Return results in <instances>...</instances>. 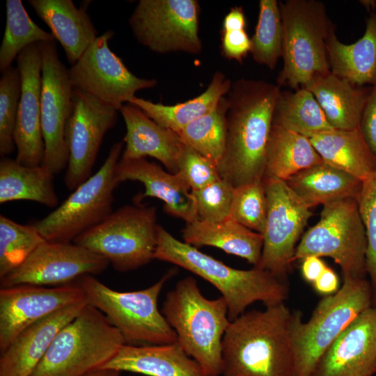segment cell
<instances>
[{
	"instance_id": "1",
	"label": "cell",
	"mask_w": 376,
	"mask_h": 376,
	"mask_svg": "<svg viewBox=\"0 0 376 376\" xmlns=\"http://www.w3.org/2000/svg\"><path fill=\"white\" fill-rule=\"evenodd\" d=\"M280 86L265 80L239 79L226 94V139L218 165L234 187L263 180L266 149Z\"/></svg>"
},
{
	"instance_id": "2",
	"label": "cell",
	"mask_w": 376,
	"mask_h": 376,
	"mask_svg": "<svg viewBox=\"0 0 376 376\" xmlns=\"http://www.w3.org/2000/svg\"><path fill=\"white\" fill-rule=\"evenodd\" d=\"M295 313L283 302L230 321L222 340L223 376H295Z\"/></svg>"
},
{
	"instance_id": "3",
	"label": "cell",
	"mask_w": 376,
	"mask_h": 376,
	"mask_svg": "<svg viewBox=\"0 0 376 376\" xmlns=\"http://www.w3.org/2000/svg\"><path fill=\"white\" fill-rule=\"evenodd\" d=\"M154 259L182 267L213 285L227 303L230 321L256 301L273 306L283 303L288 296L285 279L256 267L244 270L228 266L177 240L159 225Z\"/></svg>"
},
{
	"instance_id": "4",
	"label": "cell",
	"mask_w": 376,
	"mask_h": 376,
	"mask_svg": "<svg viewBox=\"0 0 376 376\" xmlns=\"http://www.w3.org/2000/svg\"><path fill=\"white\" fill-rule=\"evenodd\" d=\"M161 313L185 352L206 376L222 375V340L230 321L223 297H205L196 280L187 276L167 292Z\"/></svg>"
},
{
	"instance_id": "5",
	"label": "cell",
	"mask_w": 376,
	"mask_h": 376,
	"mask_svg": "<svg viewBox=\"0 0 376 376\" xmlns=\"http://www.w3.org/2000/svg\"><path fill=\"white\" fill-rule=\"evenodd\" d=\"M125 344L106 315L88 303L57 334L31 376H84L100 370Z\"/></svg>"
},
{
	"instance_id": "6",
	"label": "cell",
	"mask_w": 376,
	"mask_h": 376,
	"mask_svg": "<svg viewBox=\"0 0 376 376\" xmlns=\"http://www.w3.org/2000/svg\"><path fill=\"white\" fill-rule=\"evenodd\" d=\"M373 303L371 285L365 278L345 279L336 292L320 300L306 322L301 312L295 311L292 329L295 376H311L327 348Z\"/></svg>"
},
{
	"instance_id": "7",
	"label": "cell",
	"mask_w": 376,
	"mask_h": 376,
	"mask_svg": "<svg viewBox=\"0 0 376 376\" xmlns=\"http://www.w3.org/2000/svg\"><path fill=\"white\" fill-rule=\"evenodd\" d=\"M279 7L283 64L277 82L297 89L315 75L330 70L326 42L334 26L321 1L286 0Z\"/></svg>"
},
{
	"instance_id": "8",
	"label": "cell",
	"mask_w": 376,
	"mask_h": 376,
	"mask_svg": "<svg viewBox=\"0 0 376 376\" xmlns=\"http://www.w3.org/2000/svg\"><path fill=\"white\" fill-rule=\"evenodd\" d=\"M175 273V270L171 269L151 286L129 292L113 290L89 274L76 281L83 289L88 303L106 315L121 333L126 344L162 345L177 341L175 332L157 306L164 285Z\"/></svg>"
},
{
	"instance_id": "9",
	"label": "cell",
	"mask_w": 376,
	"mask_h": 376,
	"mask_svg": "<svg viewBox=\"0 0 376 376\" xmlns=\"http://www.w3.org/2000/svg\"><path fill=\"white\" fill-rule=\"evenodd\" d=\"M157 226L155 206L127 205L72 242L105 258L116 271L126 272L154 260Z\"/></svg>"
},
{
	"instance_id": "10",
	"label": "cell",
	"mask_w": 376,
	"mask_h": 376,
	"mask_svg": "<svg viewBox=\"0 0 376 376\" xmlns=\"http://www.w3.org/2000/svg\"><path fill=\"white\" fill-rule=\"evenodd\" d=\"M123 145V141L115 143L95 173L73 190L56 209L31 224L45 240L72 242L113 212V191L119 185L116 168Z\"/></svg>"
},
{
	"instance_id": "11",
	"label": "cell",
	"mask_w": 376,
	"mask_h": 376,
	"mask_svg": "<svg viewBox=\"0 0 376 376\" xmlns=\"http://www.w3.org/2000/svg\"><path fill=\"white\" fill-rule=\"evenodd\" d=\"M366 237L357 198L323 205L319 221L301 237L294 260L308 256L329 257L341 268L343 279L365 278Z\"/></svg>"
},
{
	"instance_id": "12",
	"label": "cell",
	"mask_w": 376,
	"mask_h": 376,
	"mask_svg": "<svg viewBox=\"0 0 376 376\" xmlns=\"http://www.w3.org/2000/svg\"><path fill=\"white\" fill-rule=\"evenodd\" d=\"M197 0H140L129 18L138 42L158 54L201 53Z\"/></svg>"
},
{
	"instance_id": "13",
	"label": "cell",
	"mask_w": 376,
	"mask_h": 376,
	"mask_svg": "<svg viewBox=\"0 0 376 376\" xmlns=\"http://www.w3.org/2000/svg\"><path fill=\"white\" fill-rule=\"evenodd\" d=\"M114 33L99 36L79 59L68 69L73 89L87 93L119 111L142 89L154 88L155 79L134 75L109 47Z\"/></svg>"
},
{
	"instance_id": "14",
	"label": "cell",
	"mask_w": 376,
	"mask_h": 376,
	"mask_svg": "<svg viewBox=\"0 0 376 376\" xmlns=\"http://www.w3.org/2000/svg\"><path fill=\"white\" fill-rule=\"evenodd\" d=\"M42 58L41 127L45 143L42 165L54 175L67 168L65 138L72 111L73 88L68 69L60 60L56 41L38 43Z\"/></svg>"
},
{
	"instance_id": "15",
	"label": "cell",
	"mask_w": 376,
	"mask_h": 376,
	"mask_svg": "<svg viewBox=\"0 0 376 376\" xmlns=\"http://www.w3.org/2000/svg\"><path fill=\"white\" fill-rule=\"evenodd\" d=\"M263 182L267 220L260 260L254 267L285 279L294 261L296 244L313 214L285 181L264 178Z\"/></svg>"
},
{
	"instance_id": "16",
	"label": "cell",
	"mask_w": 376,
	"mask_h": 376,
	"mask_svg": "<svg viewBox=\"0 0 376 376\" xmlns=\"http://www.w3.org/2000/svg\"><path fill=\"white\" fill-rule=\"evenodd\" d=\"M72 111L65 138L69 158L64 177L67 188L75 190L92 175L106 133L118 119V110L94 97L73 89Z\"/></svg>"
},
{
	"instance_id": "17",
	"label": "cell",
	"mask_w": 376,
	"mask_h": 376,
	"mask_svg": "<svg viewBox=\"0 0 376 376\" xmlns=\"http://www.w3.org/2000/svg\"><path fill=\"white\" fill-rule=\"evenodd\" d=\"M104 257L74 242L45 241L17 269L0 279L1 288L17 285L60 286L102 272Z\"/></svg>"
},
{
	"instance_id": "18",
	"label": "cell",
	"mask_w": 376,
	"mask_h": 376,
	"mask_svg": "<svg viewBox=\"0 0 376 376\" xmlns=\"http://www.w3.org/2000/svg\"><path fill=\"white\" fill-rule=\"evenodd\" d=\"M77 281L55 287L17 285L0 290V352L26 328L67 306L86 301Z\"/></svg>"
},
{
	"instance_id": "19",
	"label": "cell",
	"mask_w": 376,
	"mask_h": 376,
	"mask_svg": "<svg viewBox=\"0 0 376 376\" xmlns=\"http://www.w3.org/2000/svg\"><path fill=\"white\" fill-rule=\"evenodd\" d=\"M22 90L13 140L15 160L24 166L42 163L45 143L41 127L42 58L38 43L24 49L17 58Z\"/></svg>"
},
{
	"instance_id": "20",
	"label": "cell",
	"mask_w": 376,
	"mask_h": 376,
	"mask_svg": "<svg viewBox=\"0 0 376 376\" xmlns=\"http://www.w3.org/2000/svg\"><path fill=\"white\" fill-rule=\"evenodd\" d=\"M376 306L362 312L324 352L311 376H373Z\"/></svg>"
},
{
	"instance_id": "21",
	"label": "cell",
	"mask_w": 376,
	"mask_h": 376,
	"mask_svg": "<svg viewBox=\"0 0 376 376\" xmlns=\"http://www.w3.org/2000/svg\"><path fill=\"white\" fill-rule=\"evenodd\" d=\"M116 175L119 182L137 181L145 187L136 201L146 197L157 198L164 202V210L169 215L186 223L198 219L196 201L191 187L182 176L165 171L155 162L146 158L119 159Z\"/></svg>"
},
{
	"instance_id": "22",
	"label": "cell",
	"mask_w": 376,
	"mask_h": 376,
	"mask_svg": "<svg viewBox=\"0 0 376 376\" xmlns=\"http://www.w3.org/2000/svg\"><path fill=\"white\" fill-rule=\"evenodd\" d=\"M87 304L86 300L63 308L24 329L1 353L0 376H31L57 334Z\"/></svg>"
},
{
	"instance_id": "23",
	"label": "cell",
	"mask_w": 376,
	"mask_h": 376,
	"mask_svg": "<svg viewBox=\"0 0 376 376\" xmlns=\"http://www.w3.org/2000/svg\"><path fill=\"white\" fill-rule=\"evenodd\" d=\"M126 127L125 148L120 159L150 157L159 161L166 171L178 173V159L184 143L178 134L147 116L136 105L127 102L120 109Z\"/></svg>"
},
{
	"instance_id": "24",
	"label": "cell",
	"mask_w": 376,
	"mask_h": 376,
	"mask_svg": "<svg viewBox=\"0 0 376 376\" xmlns=\"http://www.w3.org/2000/svg\"><path fill=\"white\" fill-rule=\"evenodd\" d=\"M101 369L148 376H206L178 341L143 346L125 344Z\"/></svg>"
},
{
	"instance_id": "25",
	"label": "cell",
	"mask_w": 376,
	"mask_h": 376,
	"mask_svg": "<svg viewBox=\"0 0 376 376\" xmlns=\"http://www.w3.org/2000/svg\"><path fill=\"white\" fill-rule=\"evenodd\" d=\"M28 2L60 42L71 65L98 37L86 9L77 8L72 0H29Z\"/></svg>"
},
{
	"instance_id": "26",
	"label": "cell",
	"mask_w": 376,
	"mask_h": 376,
	"mask_svg": "<svg viewBox=\"0 0 376 376\" xmlns=\"http://www.w3.org/2000/svg\"><path fill=\"white\" fill-rule=\"evenodd\" d=\"M303 87L313 95L334 129L359 127L371 87L356 86L330 70L315 75Z\"/></svg>"
},
{
	"instance_id": "27",
	"label": "cell",
	"mask_w": 376,
	"mask_h": 376,
	"mask_svg": "<svg viewBox=\"0 0 376 376\" xmlns=\"http://www.w3.org/2000/svg\"><path fill=\"white\" fill-rule=\"evenodd\" d=\"M326 44L333 74L359 86L376 84V10L366 19L365 32L356 42L343 43L333 30Z\"/></svg>"
},
{
	"instance_id": "28",
	"label": "cell",
	"mask_w": 376,
	"mask_h": 376,
	"mask_svg": "<svg viewBox=\"0 0 376 376\" xmlns=\"http://www.w3.org/2000/svg\"><path fill=\"white\" fill-rule=\"evenodd\" d=\"M182 235L184 242L196 248L214 246L254 266L260 260L263 235L230 219L219 222L196 219L186 223Z\"/></svg>"
},
{
	"instance_id": "29",
	"label": "cell",
	"mask_w": 376,
	"mask_h": 376,
	"mask_svg": "<svg viewBox=\"0 0 376 376\" xmlns=\"http://www.w3.org/2000/svg\"><path fill=\"white\" fill-rule=\"evenodd\" d=\"M324 162L363 181L376 173V159L359 127L332 129L310 138Z\"/></svg>"
},
{
	"instance_id": "30",
	"label": "cell",
	"mask_w": 376,
	"mask_h": 376,
	"mask_svg": "<svg viewBox=\"0 0 376 376\" xmlns=\"http://www.w3.org/2000/svg\"><path fill=\"white\" fill-rule=\"evenodd\" d=\"M308 207L347 198H357L362 181L324 162L304 169L285 181Z\"/></svg>"
},
{
	"instance_id": "31",
	"label": "cell",
	"mask_w": 376,
	"mask_h": 376,
	"mask_svg": "<svg viewBox=\"0 0 376 376\" xmlns=\"http://www.w3.org/2000/svg\"><path fill=\"white\" fill-rule=\"evenodd\" d=\"M232 81L222 72L217 71L204 92L185 102L164 105L136 96L129 102L157 124L178 134L192 121L212 111L228 93Z\"/></svg>"
},
{
	"instance_id": "32",
	"label": "cell",
	"mask_w": 376,
	"mask_h": 376,
	"mask_svg": "<svg viewBox=\"0 0 376 376\" xmlns=\"http://www.w3.org/2000/svg\"><path fill=\"white\" fill-rule=\"evenodd\" d=\"M54 174L42 165L28 166L6 157L0 160V203L30 201L49 207L58 204Z\"/></svg>"
},
{
	"instance_id": "33",
	"label": "cell",
	"mask_w": 376,
	"mask_h": 376,
	"mask_svg": "<svg viewBox=\"0 0 376 376\" xmlns=\"http://www.w3.org/2000/svg\"><path fill=\"white\" fill-rule=\"evenodd\" d=\"M322 162L309 138L272 123L264 178L285 182L299 171Z\"/></svg>"
},
{
	"instance_id": "34",
	"label": "cell",
	"mask_w": 376,
	"mask_h": 376,
	"mask_svg": "<svg viewBox=\"0 0 376 376\" xmlns=\"http://www.w3.org/2000/svg\"><path fill=\"white\" fill-rule=\"evenodd\" d=\"M272 124L309 139L334 129L313 95L304 87L294 92L280 91Z\"/></svg>"
},
{
	"instance_id": "35",
	"label": "cell",
	"mask_w": 376,
	"mask_h": 376,
	"mask_svg": "<svg viewBox=\"0 0 376 376\" xmlns=\"http://www.w3.org/2000/svg\"><path fill=\"white\" fill-rule=\"evenodd\" d=\"M6 24L0 47V71L12 67L13 61L26 47L42 42L56 41L51 33L38 26L29 17L21 0H7Z\"/></svg>"
},
{
	"instance_id": "36",
	"label": "cell",
	"mask_w": 376,
	"mask_h": 376,
	"mask_svg": "<svg viewBox=\"0 0 376 376\" xmlns=\"http://www.w3.org/2000/svg\"><path fill=\"white\" fill-rule=\"evenodd\" d=\"M226 95L212 111L192 121L178 133L184 144L212 161L217 166L222 158L226 145L228 110Z\"/></svg>"
},
{
	"instance_id": "37",
	"label": "cell",
	"mask_w": 376,
	"mask_h": 376,
	"mask_svg": "<svg viewBox=\"0 0 376 376\" xmlns=\"http://www.w3.org/2000/svg\"><path fill=\"white\" fill-rule=\"evenodd\" d=\"M250 54L255 62L274 69L282 56L283 26L276 0H260L255 33L251 38Z\"/></svg>"
},
{
	"instance_id": "38",
	"label": "cell",
	"mask_w": 376,
	"mask_h": 376,
	"mask_svg": "<svg viewBox=\"0 0 376 376\" xmlns=\"http://www.w3.org/2000/svg\"><path fill=\"white\" fill-rule=\"evenodd\" d=\"M45 239L32 224L0 215V279L19 267Z\"/></svg>"
},
{
	"instance_id": "39",
	"label": "cell",
	"mask_w": 376,
	"mask_h": 376,
	"mask_svg": "<svg viewBox=\"0 0 376 376\" xmlns=\"http://www.w3.org/2000/svg\"><path fill=\"white\" fill-rule=\"evenodd\" d=\"M267 202L263 180L234 188L228 219L263 235Z\"/></svg>"
},
{
	"instance_id": "40",
	"label": "cell",
	"mask_w": 376,
	"mask_h": 376,
	"mask_svg": "<svg viewBox=\"0 0 376 376\" xmlns=\"http://www.w3.org/2000/svg\"><path fill=\"white\" fill-rule=\"evenodd\" d=\"M22 83L17 68L11 67L0 79V155H10L15 149L13 134L16 124Z\"/></svg>"
},
{
	"instance_id": "41",
	"label": "cell",
	"mask_w": 376,
	"mask_h": 376,
	"mask_svg": "<svg viewBox=\"0 0 376 376\" xmlns=\"http://www.w3.org/2000/svg\"><path fill=\"white\" fill-rule=\"evenodd\" d=\"M357 201L366 237V269L376 303V173L362 181Z\"/></svg>"
},
{
	"instance_id": "42",
	"label": "cell",
	"mask_w": 376,
	"mask_h": 376,
	"mask_svg": "<svg viewBox=\"0 0 376 376\" xmlns=\"http://www.w3.org/2000/svg\"><path fill=\"white\" fill-rule=\"evenodd\" d=\"M234 188L230 182L221 178L202 189L192 191L198 219L210 222L228 219Z\"/></svg>"
},
{
	"instance_id": "43",
	"label": "cell",
	"mask_w": 376,
	"mask_h": 376,
	"mask_svg": "<svg viewBox=\"0 0 376 376\" xmlns=\"http://www.w3.org/2000/svg\"><path fill=\"white\" fill-rule=\"evenodd\" d=\"M245 27L243 8H231L224 18L221 30V53L226 59L242 63L250 53L251 42Z\"/></svg>"
},
{
	"instance_id": "44",
	"label": "cell",
	"mask_w": 376,
	"mask_h": 376,
	"mask_svg": "<svg viewBox=\"0 0 376 376\" xmlns=\"http://www.w3.org/2000/svg\"><path fill=\"white\" fill-rule=\"evenodd\" d=\"M178 173L192 191L202 189L221 178L214 163L185 144L178 159Z\"/></svg>"
},
{
	"instance_id": "45",
	"label": "cell",
	"mask_w": 376,
	"mask_h": 376,
	"mask_svg": "<svg viewBox=\"0 0 376 376\" xmlns=\"http://www.w3.org/2000/svg\"><path fill=\"white\" fill-rule=\"evenodd\" d=\"M359 127L366 143L376 159V84L371 86Z\"/></svg>"
},
{
	"instance_id": "46",
	"label": "cell",
	"mask_w": 376,
	"mask_h": 376,
	"mask_svg": "<svg viewBox=\"0 0 376 376\" xmlns=\"http://www.w3.org/2000/svg\"><path fill=\"white\" fill-rule=\"evenodd\" d=\"M313 285L318 293L327 296L338 290L339 281L335 272L327 267Z\"/></svg>"
},
{
	"instance_id": "47",
	"label": "cell",
	"mask_w": 376,
	"mask_h": 376,
	"mask_svg": "<svg viewBox=\"0 0 376 376\" xmlns=\"http://www.w3.org/2000/svg\"><path fill=\"white\" fill-rule=\"evenodd\" d=\"M327 266L320 257L308 256L301 260V274L304 279L313 283Z\"/></svg>"
},
{
	"instance_id": "48",
	"label": "cell",
	"mask_w": 376,
	"mask_h": 376,
	"mask_svg": "<svg viewBox=\"0 0 376 376\" xmlns=\"http://www.w3.org/2000/svg\"><path fill=\"white\" fill-rule=\"evenodd\" d=\"M121 372L110 370V369H101L91 372L84 376H120Z\"/></svg>"
},
{
	"instance_id": "49",
	"label": "cell",
	"mask_w": 376,
	"mask_h": 376,
	"mask_svg": "<svg viewBox=\"0 0 376 376\" xmlns=\"http://www.w3.org/2000/svg\"><path fill=\"white\" fill-rule=\"evenodd\" d=\"M360 2L368 10H373V12L376 10V1L363 0Z\"/></svg>"
},
{
	"instance_id": "50",
	"label": "cell",
	"mask_w": 376,
	"mask_h": 376,
	"mask_svg": "<svg viewBox=\"0 0 376 376\" xmlns=\"http://www.w3.org/2000/svg\"><path fill=\"white\" fill-rule=\"evenodd\" d=\"M375 373H376V372H375Z\"/></svg>"
}]
</instances>
